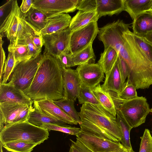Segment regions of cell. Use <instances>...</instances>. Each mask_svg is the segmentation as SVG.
<instances>
[{"instance_id":"6da1fadb","label":"cell","mask_w":152,"mask_h":152,"mask_svg":"<svg viewBox=\"0 0 152 152\" xmlns=\"http://www.w3.org/2000/svg\"><path fill=\"white\" fill-rule=\"evenodd\" d=\"M63 71L57 58L44 53L33 81L24 93L33 101L64 98Z\"/></svg>"},{"instance_id":"7a4b0ae2","label":"cell","mask_w":152,"mask_h":152,"mask_svg":"<svg viewBox=\"0 0 152 152\" xmlns=\"http://www.w3.org/2000/svg\"><path fill=\"white\" fill-rule=\"evenodd\" d=\"M79 115L81 131L114 142L121 141L122 132L116 117L101 105L83 104Z\"/></svg>"},{"instance_id":"3957f363","label":"cell","mask_w":152,"mask_h":152,"mask_svg":"<svg viewBox=\"0 0 152 152\" xmlns=\"http://www.w3.org/2000/svg\"><path fill=\"white\" fill-rule=\"evenodd\" d=\"M127 27L123 34L125 39L124 46L118 52L129 68L126 81L133 85L136 89L148 88L152 85V62L141 51L136 42L134 33Z\"/></svg>"},{"instance_id":"277c9868","label":"cell","mask_w":152,"mask_h":152,"mask_svg":"<svg viewBox=\"0 0 152 152\" xmlns=\"http://www.w3.org/2000/svg\"><path fill=\"white\" fill-rule=\"evenodd\" d=\"M49 136L47 129L25 121L5 125L0 131V142L2 144L22 141L37 145L47 140Z\"/></svg>"},{"instance_id":"5b68a950","label":"cell","mask_w":152,"mask_h":152,"mask_svg":"<svg viewBox=\"0 0 152 152\" xmlns=\"http://www.w3.org/2000/svg\"><path fill=\"white\" fill-rule=\"evenodd\" d=\"M110 93V92H109ZM116 108L121 112L126 121L132 128L145 123L151 109L145 97L138 96L129 100L120 99L110 93Z\"/></svg>"},{"instance_id":"8992f818","label":"cell","mask_w":152,"mask_h":152,"mask_svg":"<svg viewBox=\"0 0 152 152\" xmlns=\"http://www.w3.org/2000/svg\"><path fill=\"white\" fill-rule=\"evenodd\" d=\"M43 57V54L21 61L15 66L7 83L24 93L31 85Z\"/></svg>"},{"instance_id":"52a82bcc","label":"cell","mask_w":152,"mask_h":152,"mask_svg":"<svg viewBox=\"0 0 152 152\" xmlns=\"http://www.w3.org/2000/svg\"><path fill=\"white\" fill-rule=\"evenodd\" d=\"M71 34L68 27L61 31L42 35L44 53L57 58L62 53L69 52Z\"/></svg>"},{"instance_id":"ba28073f","label":"cell","mask_w":152,"mask_h":152,"mask_svg":"<svg viewBox=\"0 0 152 152\" xmlns=\"http://www.w3.org/2000/svg\"><path fill=\"white\" fill-rule=\"evenodd\" d=\"M32 107L23 104L0 102V131L5 125L26 121Z\"/></svg>"},{"instance_id":"9c48e42d","label":"cell","mask_w":152,"mask_h":152,"mask_svg":"<svg viewBox=\"0 0 152 152\" xmlns=\"http://www.w3.org/2000/svg\"><path fill=\"white\" fill-rule=\"evenodd\" d=\"M99 30L97 22H93L71 32L69 44L70 54L74 55L92 44Z\"/></svg>"},{"instance_id":"30bf717a","label":"cell","mask_w":152,"mask_h":152,"mask_svg":"<svg viewBox=\"0 0 152 152\" xmlns=\"http://www.w3.org/2000/svg\"><path fill=\"white\" fill-rule=\"evenodd\" d=\"M78 0H34L32 7L46 13L56 14L73 12Z\"/></svg>"},{"instance_id":"8fae6325","label":"cell","mask_w":152,"mask_h":152,"mask_svg":"<svg viewBox=\"0 0 152 152\" xmlns=\"http://www.w3.org/2000/svg\"><path fill=\"white\" fill-rule=\"evenodd\" d=\"M76 136L93 152H110L124 146L120 142H114L81 131Z\"/></svg>"},{"instance_id":"7c38bea8","label":"cell","mask_w":152,"mask_h":152,"mask_svg":"<svg viewBox=\"0 0 152 152\" xmlns=\"http://www.w3.org/2000/svg\"><path fill=\"white\" fill-rule=\"evenodd\" d=\"M82 84L93 88L103 81L104 73L98 63H86L78 66L76 69Z\"/></svg>"},{"instance_id":"4fadbf2b","label":"cell","mask_w":152,"mask_h":152,"mask_svg":"<svg viewBox=\"0 0 152 152\" xmlns=\"http://www.w3.org/2000/svg\"><path fill=\"white\" fill-rule=\"evenodd\" d=\"M17 1L13 0L10 11L1 24L0 35L6 37L10 44L15 43L18 24V18L21 13Z\"/></svg>"},{"instance_id":"5bb4252c","label":"cell","mask_w":152,"mask_h":152,"mask_svg":"<svg viewBox=\"0 0 152 152\" xmlns=\"http://www.w3.org/2000/svg\"><path fill=\"white\" fill-rule=\"evenodd\" d=\"M33 106L42 113L59 119L65 124H78L55 104L53 101L47 99L34 101Z\"/></svg>"},{"instance_id":"9a60e30c","label":"cell","mask_w":152,"mask_h":152,"mask_svg":"<svg viewBox=\"0 0 152 152\" xmlns=\"http://www.w3.org/2000/svg\"><path fill=\"white\" fill-rule=\"evenodd\" d=\"M63 84L64 98L75 102L82 85L76 70L70 68L63 69Z\"/></svg>"},{"instance_id":"2e32d148","label":"cell","mask_w":152,"mask_h":152,"mask_svg":"<svg viewBox=\"0 0 152 152\" xmlns=\"http://www.w3.org/2000/svg\"><path fill=\"white\" fill-rule=\"evenodd\" d=\"M8 102L32 106L34 101L22 91L7 83L0 84V102Z\"/></svg>"},{"instance_id":"e0dca14e","label":"cell","mask_w":152,"mask_h":152,"mask_svg":"<svg viewBox=\"0 0 152 152\" xmlns=\"http://www.w3.org/2000/svg\"><path fill=\"white\" fill-rule=\"evenodd\" d=\"M68 14H53L48 19L45 27L40 31L42 36L62 31L69 27L71 20Z\"/></svg>"},{"instance_id":"ac0fdd59","label":"cell","mask_w":152,"mask_h":152,"mask_svg":"<svg viewBox=\"0 0 152 152\" xmlns=\"http://www.w3.org/2000/svg\"><path fill=\"white\" fill-rule=\"evenodd\" d=\"M98 19L102 16L118 15L124 11V0H96Z\"/></svg>"},{"instance_id":"d6986e66","label":"cell","mask_w":152,"mask_h":152,"mask_svg":"<svg viewBox=\"0 0 152 152\" xmlns=\"http://www.w3.org/2000/svg\"><path fill=\"white\" fill-rule=\"evenodd\" d=\"M102 87L108 91L119 94L122 91L123 82L116 61L111 70L106 75Z\"/></svg>"},{"instance_id":"ffe728a7","label":"cell","mask_w":152,"mask_h":152,"mask_svg":"<svg viewBox=\"0 0 152 152\" xmlns=\"http://www.w3.org/2000/svg\"><path fill=\"white\" fill-rule=\"evenodd\" d=\"M132 24L133 32L137 35L143 37L152 32V12L140 14L133 20Z\"/></svg>"},{"instance_id":"44dd1931","label":"cell","mask_w":152,"mask_h":152,"mask_svg":"<svg viewBox=\"0 0 152 152\" xmlns=\"http://www.w3.org/2000/svg\"><path fill=\"white\" fill-rule=\"evenodd\" d=\"M24 14L26 21L39 31L45 27L48 19L53 15L46 13L32 7Z\"/></svg>"},{"instance_id":"7402d4cb","label":"cell","mask_w":152,"mask_h":152,"mask_svg":"<svg viewBox=\"0 0 152 152\" xmlns=\"http://www.w3.org/2000/svg\"><path fill=\"white\" fill-rule=\"evenodd\" d=\"M98 20L96 11L79 10L72 18L69 27L72 32L85 26L91 22H97Z\"/></svg>"},{"instance_id":"603a6c76","label":"cell","mask_w":152,"mask_h":152,"mask_svg":"<svg viewBox=\"0 0 152 152\" xmlns=\"http://www.w3.org/2000/svg\"><path fill=\"white\" fill-rule=\"evenodd\" d=\"M152 0H124L125 10L133 20L140 14L149 10Z\"/></svg>"},{"instance_id":"cb8c5ba5","label":"cell","mask_w":152,"mask_h":152,"mask_svg":"<svg viewBox=\"0 0 152 152\" xmlns=\"http://www.w3.org/2000/svg\"><path fill=\"white\" fill-rule=\"evenodd\" d=\"M92 90L101 104L112 115L116 117V106L109 92L102 88L100 84L92 88Z\"/></svg>"},{"instance_id":"d4e9b609","label":"cell","mask_w":152,"mask_h":152,"mask_svg":"<svg viewBox=\"0 0 152 152\" xmlns=\"http://www.w3.org/2000/svg\"><path fill=\"white\" fill-rule=\"evenodd\" d=\"M26 121L31 124L39 127L46 124L61 125H66L64 122L59 119L42 113L33 106L30 110Z\"/></svg>"},{"instance_id":"484cf974","label":"cell","mask_w":152,"mask_h":152,"mask_svg":"<svg viewBox=\"0 0 152 152\" xmlns=\"http://www.w3.org/2000/svg\"><path fill=\"white\" fill-rule=\"evenodd\" d=\"M118 56V53L113 48L108 47L104 49L101 53L98 63L102 68L105 75L112 69L116 62Z\"/></svg>"},{"instance_id":"4316f807","label":"cell","mask_w":152,"mask_h":152,"mask_svg":"<svg viewBox=\"0 0 152 152\" xmlns=\"http://www.w3.org/2000/svg\"><path fill=\"white\" fill-rule=\"evenodd\" d=\"M116 109V118L120 126L122 134V137L120 141L122 145L129 152H134L131 144L130 133L132 128L127 122L121 111Z\"/></svg>"},{"instance_id":"83f0119b","label":"cell","mask_w":152,"mask_h":152,"mask_svg":"<svg viewBox=\"0 0 152 152\" xmlns=\"http://www.w3.org/2000/svg\"><path fill=\"white\" fill-rule=\"evenodd\" d=\"M71 56L74 66L86 63H94L95 56L92 48V44L77 53L71 55Z\"/></svg>"},{"instance_id":"f1b7e54d","label":"cell","mask_w":152,"mask_h":152,"mask_svg":"<svg viewBox=\"0 0 152 152\" xmlns=\"http://www.w3.org/2000/svg\"><path fill=\"white\" fill-rule=\"evenodd\" d=\"M8 49L9 52H11L14 54L15 66L21 61L29 59L32 58L30 54L28 46L26 45L17 44L14 45L10 44Z\"/></svg>"},{"instance_id":"f546056e","label":"cell","mask_w":152,"mask_h":152,"mask_svg":"<svg viewBox=\"0 0 152 152\" xmlns=\"http://www.w3.org/2000/svg\"><path fill=\"white\" fill-rule=\"evenodd\" d=\"M53 102L66 114L77 122L79 124H80V120L79 112L76 111L75 107V102L63 98L53 101Z\"/></svg>"},{"instance_id":"4dcf8cb0","label":"cell","mask_w":152,"mask_h":152,"mask_svg":"<svg viewBox=\"0 0 152 152\" xmlns=\"http://www.w3.org/2000/svg\"><path fill=\"white\" fill-rule=\"evenodd\" d=\"M77 99L80 104H90L96 105H101L95 96L92 89L82 84Z\"/></svg>"},{"instance_id":"1f68e13d","label":"cell","mask_w":152,"mask_h":152,"mask_svg":"<svg viewBox=\"0 0 152 152\" xmlns=\"http://www.w3.org/2000/svg\"><path fill=\"white\" fill-rule=\"evenodd\" d=\"M2 145L7 150L11 152H31L37 145L22 141L7 142Z\"/></svg>"},{"instance_id":"d6a6232c","label":"cell","mask_w":152,"mask_h":152,"mask_svg":"<svg viewBox=\"0 0 152 152\" xmlns=\"http://www.w3.org/2000/svg\"><path fill=\"white\" fill-rule=\"evenodd\" d=\"M136 89L132 85L127 83L125 81L123 88L119 94L109 91L118 98L122 100H129L135 99L138 97Z\"/></svg>"},{"instance_id":"836d02e7","label":"cell","mask_w":152,"mask_h":152,"mask_svg":"<svg viewBox=\"0 0 152 152\" xmlns=\"http://www.w3.org/2000/svg\"><path fill=\"white\" fill-rule=\"evenodd\" d=\"M41 127L47 129L48 131L51 130L61 132L64 133L76 136L80 132V129L65 125L46 124L42 125Z\"/></svg>"},{"instance_id":"e575fe53","label":"cell","mask_w":152,"mask_h":152,"mask_svg":"<svg viewBox=\"0 0 152 152\" xmlns=\"http://www.w3.org/2000/svg\"><path fill=\"white\" fill-rule=\"evenodd\" d=\"M15 66V61L13 53L9 52L5 62L3 72V79L1 83H5L9 80Z\"/></svg>"},{"instance_id":"d590c367","label":"cell","mask_w":152,"mask_h":152,"mask_svg":"<svg viewBox=\"0 0 152 152\" xmlns=\"http://www.w3.org/2000/svg\"><path fill=\"white\" fill-rule=\"evenodd\" d=\"M135 41L139 47L146 57L152 62V44L143 37L134 34Z\"/></svg>"},{"instance_id":"8d00e7d4","label":"cell","mask_w":152,"mask_h":152,"mask_svg":"<svg viewBox=\"0 0 152 152\" xmlns=\"http://www.w3.org/2000/svg\"><path fill=\"white\" fill-rule=\"evenodd\" d=\"M139 152H152V136L148 129H145L141 138Z\"/></svg>"},{"instance_id":"74e56055","label":"cell","mask_w":152,"mask_h":152,"mask_svg":"<svg viewBox=\"0 0 152 152\" xmlns=\"http://www.w3.org/2000/svg\"><path fill=\"white\" fill-rule=\"evenodd\" d=\"M96 0H78L77 9L84 11H96Z\"/></svg>"},{"instance_id":"f35d334b","label":"cell","mask_w":152,"mask_h":152,"mask_svg":"<svg viewBox=\"0 0 152 152\" xmlns=\"http://www.w3.org/2000/svg\"><path fill=\"white\" fill-rule=\"evenodd\" d=\"M123 82L124 83L129 74V68L125 61L118 54L117 60Z\"/></svg>"},{"instance_id":"ab89813d","label":"cell","mask_w":152,"mask_h":152,"mask_svg":"<svg viewBox=\"0 0 152 152\" xmlns=\"http://www.w3.org/2000/svg\"><path fill=\"white\" fill-rule=\"evenodd\" d=\"M56 58L63 69L74 66L71 55L69 52L62 53Z\"/></svg>"},{"instance_id":"60d3db41","label":"cell","mask_w":152,"mask_h":152,"mask_svg":"<svg viewBox=\"0 0 152 152\" xmlns=\"http://www.w3.org/2000/svg\"><path fill=\"white\" fill-rule=\"evenodd\" d=\"M71 142L69 152H93L78 139L74 141L70 139Z\"/></svg>"},{"instance_id":"b9f144b4","label":"cell","mask_w":152,"mask_h":152,"mask_svg":"<svg viewBox=\"0 0 152 152\" xmlns=\"http://www.w3.org/2000/svg\"><path fill=\"white\" fill-rule=\"evenodd\" d=\"M34 0H23L19 7L21 12L23 13H26L31 7Z\"/></svg>"},{"instance_id":"7bdbcfd3","label":"cell","mask_w":152,"mask_h":152,"mask_svg":"<svg viewBox=\"0 0 152 152\" xmlns=\"http://www.w3.org/2000/svg\"><path fill=\"white\" fill-rule=\"evenodd\" d=\"M2 37L0 35L1 40V74H0V84L2 82V78L3 75V68L4 64L5 63V53L2 47V45L4 42L2 40Z\"/></svg>"},{"instance_id":"ee69618b","label":"cell","mask_w":152,"mask_h":152,"mask_svg":"<svg viewBox=\"0 0 152 152\" xmlns=\"http://www.w3.org/2000/svg\"><path fill=\"white\" fill-rule=\"evenodd\" d=\"M13 0H10L3 5L0 7V21H1L2 19L4 18V14L6 12V10L12 6Z\"/></svg>"},{"instance_id":"f6af8a7d","label":"cell","mask_w":152,"mask_h":152,"mask_svg":"<svg viewBox=\"0 0 152 152\" xmlns=\"http://www.w3.org/2000/svg\"><path fill=\"white\" fill-rule=\"evenodd\" d=\"M143 37L148 42L152 44V32L147 34Z\"/></svg>"},{"instance_id":"bcb514c9","label":"cell","mask_w":152,"mask_h":152,"mask_svg":"<svg viewBox=\"0 0 152 152\" xmlns=\"http://www.w3.org/2000/svg\"><path fill=\"white\" fill-rule=\"evenodd\" d=\"M110 152H129V151L124 147L123 146L121 148L113 151Z\"/></svg>"},{"instance_id":"7dc6e473","label":"cell","mask_w":152,"mask_h":152,"mask_svg":"<svg viewBox=\"0 0 152 152\" xmlns=\"http://www.w3.org/2000/svg\"><path fill=\"white\" fill-rule=\"evenodd\" d=\"M2 147L3 145L1 142H0V152H3Z\"/></svg>"},{"instance_id":"c3c4849f","label":"cell","mask_w":152,"mask_h":152,"mask_svg":"<svg viewBox=\"0 0 152 152\" xmlns=\"http://www.w3.org/2000/svg\"><path fill=\"white\" fill-rule=\"evenodd\" d=\"M148 11L152 12V3L151 4L150 8Z\"/></svg>"},{"instance_id":"681fc988","label":"cell","mask_w":152,"mask_h":152,"mask_svg":"<svg viewBox=\"0 0 152 152\" xmlns=\"http://www.w3.org/2000/svg\"><path fill=\"white\" fill-rule=\"evenodd\" d=\"M151 112L152 113V108L151 109Z\"/></svg>"},{"instance_id":"f907efd6","label":"cell","mask_w":152,"mask_h":152,"mask_svg":"<svg viewBox=\"0 0 152 152\" xmlns=\"http://www.w3.org/2000/svg\"><path fill=\"white\" fill-rule=\"evenodd\" d=\"M152 131H151V133H152Z\"/></svg>"},{"instance_id":"816d5d0a","label":"cell","mask_w":152,"mask_h":152,"mask_svg":"<svg viewBox=\"0 0 152 152\" xmlns=\"http://www.w3.org/2000/svg\"><path fill=\"white\" fill-rule=\"evenodd\" d=\"M134 152H135L134 151Z\"/></svg>"}]
</instances>
